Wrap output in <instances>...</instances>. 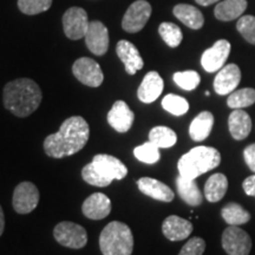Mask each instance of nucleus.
<instances>
[{"label":"nucleus","mask_w":255,"mask_h":255,"mask_svg":"<svg viewBox=\"0 0 255 255\" xmlns=\"http://www.w3.org/2000/svg\"><path fill=\"white\" fill-rule=\"evenodd\" d=\"M90 137V128L81 116L64 121L58 132L51 133L44 141V150L52 158H63L77 154Z\"/></svg>","instance_id":"nucleus-1"},{"label":"nucleus","mask_w":255,"mask_h":255,"mask_svg":"<svg viewBox=\"0 0 255 255\" xmlns=\"http://www.w3.org/2000/svg\"><path fill=\"white\" fill-rule=\"evenodd\" d=\"M43 100L39 85L28 78H19L4 88V107L17 117H27L38 109Z\"/></svg>","instance_id":"nucleus-2"},{"label":"nucleus","mask_w":255,"mask_h":255,"mask_svg":"<svg viewBox=\"0 0 255 255\" xmlns=\"http://www.w3.org/2000/svg\"><path fill=\"white\" fill-rule=\"evenodd\" d=\"M127 175L128 168L122 161L105 154L96 155L82 170L83 180L95 187H108L114 180H123Z\"/></svg>","instance_id":"nucleus-3"},{"label":"nucleus","mask_w":255,"mask_h":255,"mask_svg":"<svg viewBox=\"0 0 255 255\" xmlns=\"http://www.w3.org/2000/svg\"><path fill=\"white\" fill-rule=\"evenodd\" d=\"M221 154L212 146H196L178 159L177 168L181 176L195 180L207 171L218 168Z\"/></svg>","instance_id":"nucleus-4"},{"label":"nucleus","mask_w":255,"mask_h":255,"mask_svg":"<svg viewBox=\"0 0 255 255\" xmlns=\"http://www.w3.org/2000/svg\"><path fill=\"white\" fill-rule=\"evenodd\" d=\"M100 248L103 255H131L133 251L131 229L120 221L108 223L100 235Z\"/></svg>","instance_id":"nucleus-5"},{"label":"nucleus","mask_w":255,"mask_h":255,"mask_svg":"<svg viewBox=\"0 0 255 255\" xmlns=\"http://www.w3.org/2000/svg\"><path fill=\"white\" fill-rule=\"evenodd\" d=\"M53 237L59 245L72 250H81L88 244V233L82 226L70 221L58 223L53 229Z\"/></svg>","instance_id":"nucleus-6"},{"label":"nucleus","mask_w":255,"mask_h":255,"mask_svg":"<svg viewBox=\"0 0 255 255\" xmlns=\"http://www.w3.org/2000/svg\"><path fill=\"white\" fill-rule=\"evenodd\" d=\"M222 248L228 255H248L252 250V239L239 226H229L222 233Z\"/></svg>","instance_id":"nucleus-7"},{"label":"nucleus","mask_w":255,"mask_h":255,"mask_svg":"<svg viewBox=\"0 0 255 255\" xmlns=\"http://www.w3.org/2000/svg\"><path fill=\"white\" fill-rule=\"evenodd\" d=\"M151 5L146 0H136L127 9L122 20V27L129 33L142 31L151 15Z\"/></svg>","instance_id":"nucleus-8"},{"label":"nucleus","mask_w":255,"mask_h":255,"mask_svg":"<svg viewBox=\"0 0 255 255\" xmlns=\"http://www.w3.org/2000/svg\"><path fill=\"white\" fill-rule=\"evenodd\" d=\"M90 25L88 13L82 7H70L63 15V27L69 39L78 40L85 37Z\"/></svg>","instance_id":"nucleus-9"},{"label":"nucleus","mask_w":255,"mask_h":255,"mask_svg":"<svg viewBox=\"0 0 255 255\" xmlns=\"http://www.w3.org/2000/svg\"><path fill=\"white\" fill-rule=\"evenodd\" d=\"M72 72L82 84L91 88H98L104 79L100 64L88 57L76 60L72 65Z\"/></svg>","instance_id":"nucleus-10"},{"label":"nucleus","mask_w":255,"mask_h":255,"mask_svg":"<svg viewBox=\"0 0 255 255\" xmlns=\"http://www.w3.org/2000/svg\"><path fill=\"white\" fill-rule=\"evenodd\" d=\"M38 202H39V190L33 183L25 181L15 187L12 205L18 214H28L37 208Z\"/></svg>","instance_id":"nucleus-11"},{"label":"nucleus","mask_w":255,"mask_h":255,"mask_svg":"<svg viewBox=\"0 0 255 255\" xmlns=\"http://www.w3.org/2000/svg\"><path fill=\"white\" fill-rule=\"evenodd\" d=\"M231 53V43L226 39H220L212 47L206 50L201 57L202 68L207 72H216L223 68Z\"/></svg>","instance_id":"nucleus-12"},{"label":"nucleus","mask_w":255,"mask_h":255,"mask_svg":"<svg viewBox=\"0 0 255 255\" xmlns=\"http://www.w3.org/2000/svg\"><path fill=\"white\" fill-rule=\"evenodd\" d=\"M88 49L96 56H103L109 49V32L102 21H91L85 34Z\"/></svg>","instance_id":"nucleus-13"},{"label":"nucleus","mask_w":255,"mask_h":255,"mask_svg":"<svg viewBox=\"0 0 255 255\" xmlns=\"http://www.w3.org/2000/svg\"><path fill=\"white\" fill-rule=\"evenodd\" d=\"M135 114L130 110L124 101L115 102L109 114H108V123L116 130L117 132L124 133L131 129Z\"/></svg>","instance_id":"nucleus-14"},{"label":"nucleus","mask_w":255,"mask_h":255,"mask_svg":"<svg viewBox=\"0 0 255 255\" xmlns=\"http://www.w3.org/2000/svg\"><path fill=\"white\" fill-rule=\"evenodd\" d=\"M241 81V71L237 64H228L219 70L214 79V90L218 95L232 94Z\"/></svg>","instance_id":"nucleus-15"},{"label":"nucleus","mask_w":255,"mask_h":255,"mask_svg":"<svg viewBox=\"0 0 255 255\" xmlns=\"http://www.w3.org/2000/svg\"><path fill=\"white\" fill-rule=\"evenodd\" d=\"M82 212L90 220L105 219L111 212V201L103 193H95L84 201Z\"/></svg>","instance_id":"nucleus-16"},{"label":"nucleus","mask_w":255,"mask_h":255,"mask_svg":"<svg viewBox=\"0 0 255 255\" xmlns=\"http://www.w3.org/2000/svg\"><path fill=\"white\" fill-rule=\"evenodd\" d=\"M116 53L123 62L124 66H126V71L129 75H135L144 65L137 47L129 40H120L116 45Z\"/></svg>","instance_id":"nucleus-17"},{"label":"nucleus","mask_w":255,"mask_h":255,"mask_svg":"<svg viewBox=\"0 0 255 255\" xmlns=\"http://www.w3.org/2000/svg\"><path fill=\"white\" fill-rule=\"evenodd\" d=\"M193 223L176 215H170L162 223L163 235L170 241H182L193 232Z\"/></svg>","instance_id":"nucleus-18"},{"label":"nucleus","mask_w":255,"mask_h":255,"mask_svg":"<svg viewBox=\"0 0 255 255\" xmlns=\"http://www.w3.org/2000/svg\"><path fill=\"white\" fill-rule=\"evenodd\" d=\"M164 83L161 76L156 71L148 72L143 78V81L137 90L138 100L143 103H152L159 97L163 91Z\"/></svg>","instance_id":"nucleus-19"},{"label":"nucleus","mask_w":255,"mask_h":255,"mask_svg":"<svg viewBox=\"0 0 255 255\" xmlns=\"http://www.w3.org/2000/svg\"><path fill=\"white\" fill-rule=\"evenodd\" d=\"M138 189L146 196L151 199L162 201V202H171L174 200V191L161 181L151 177H142L137 181Z\"/></svg>","instance_id":"nucleus-20"},{"label":"nucleus","mask_w":255,"mask_h":255,"mask_svg":"<svg viewBox=\"0 0 255 255\" xmlns=\"http://www.w3.org/2000/svg\"><path fill=\"white\" fill-rule=\"evenodd\" d=\"M228 129L232 137L237 141H242L247 138L252 130L251 116L246 111L241 109H234L229 115Z\"/></svg>","instance_id":"nucleus-21"},{"label":"nucleus","mask_w":255,"mask_h":255,"mask_svg":"<svg viewBox=\"0 0 255 255\" xmlns=\"http://www.w3.org/2000/svg\"><path fill=\"white\" fill-rule=\"evenodd\" d=\"M176 188L178 196L182 199L187 205L191 207H197L202 203L203 195L201 193L199 186L195 180H189L183 176H178L176 178Z\"/></svg>","instance_id":"nucleus-22"},{"label":"nucleus","mask_w":255,"mask_h":255,"mask_svg":"<svg viewBox=\"0 0 255 255\" xmlns=\"http://www.w3.org/2000/svg\"><path fill=\"white\" fill-rule=\"evenodd\" d=\"M214 126V116L209 111H202L200 113L193 122L190 123L189 127V135L191 139L195 142L205 141L210 135Z\"/></svg>","instance_id":"nucleus-23"},{"label":"nucleus","mask_w":255,"mask_h":255,"mask_svg":"<svg viewBox=\"0 0 255 255\" xmlns=\"http://www.w3.org/2000/svg\"><path fill=\"white\" fill-rule=\"evenodd\" d=\"M247 8V0H223L214 8L216 19L221 21H232L240 18Z\"/></svg>","instance_id":"nucleus-24"},{"label":"nucleus","mask_w":255,"mask_h":255,"mask_svg":"<svg viewBox=\"0 0 255 255\" xmlns=\"http://www.w3.org/2000/svg\"><path fill=\"white\" fill-rule=\"evenodd\" d=\"M173 13L178 20L193 30H200L205 24V18L200 9L188 4H178L174 7Z\"/></svg>","instance_id":"nucleus-25"},{"label":"nucleus","mask_w":255,"mask_h":255,"mask_svg":"<svg viewBox=\"0 0 255 255\" xmlns=\"http://www.w3.org/2000/svg\"><path fill=\"white\" fill-rule=\"evenodd\" d=\"M228 189V180L226 175H212L205 184V197L209 202H219L223 199Z\"/></svg>","instance_id":"nucleus-26"},{"label":"nucleus","mask_w":255,"mask_h":255,"mask_svg":"<svg viewBox=\"0 0 255 255\" xmlns=\"http://www.w3.org/2000/svg\"><path fill=\"white\" fill-rule=\"evenodd\" d=\"M221 215L223 220L229 226H240L245 225L251 220V214L244 207L239 203L231 202L226 205L221 210Z\"/></svg>","instance_id":"nucleus-27"},{"label":"nucleus","mask_w":255,"mask_h":255,"mask_svg":"<svg viewBox=\"0 0 255 255\" xmlns=\"http://www.w3.org/2000/svg\"><path fill=\"white\" fill-rule=\"evenodd\" d=\"M149 141L156 146L161 148H171L176 144L177 136L173 129L167 127H155L149 132Z\"/></svg>","instance_id":"nucleus-28"},{"label":"nucleus","mask_w":255,"mask_h":255,"mask_svg":"<svg viewBox=\"0 0 255 255\" xmlns=\"http://www.w3.org/2000/svg\"><path fill=\"white\" fill-rule=\"evenodd\" d=\"M255 103V90L251 88L233 91L227 100V105L232 109H244Z\"/></svg>","instance_id":"nucleus-29"},{"label":"nucleus","mask_w":255,"mask_h":255,"mask_svg":"<svg viewBox=\"0 0 255 255\" xmlns=\"http://www.w3.org/2000/svg\"><path fill=\"white\" fill-rule=\"evenodd\" d=\"M162 107L165 111L174 115V116H182L189 110V103H188L186 98L174 94L165 96L162 100Z\"/></svg>","instance_id":"nucleus-30"},{"label":"nucleus","mask_w":255,"mask_h":255,"mask_svg":"<svg viewBox=\"0 0 255 255\" xmlns=\"http://www.w3.org/2000/svg\"><path fill=\"white\" fill-rule=\"evenodd\" d=\"M158 33L164 43L170 47H177L183 39L181 28L173 23H162L158 27Z\"/></svg>","instance_id":"nucleus-31"},{"label":"nucleus","mask_w":255,"mask_h":255,"mask_svg":"<svg viewBox=\"0 0 255 255\" xmlns=\"http://www.w3.org/2000/svg\"><path fill=\"white\" fill-rule=\"evenodd\" d=\"M133 155L138 161L146 164H154L159 161L161 154H159V148L156 146L150 141L144 143V144L136 146L133 149Z\"/></svg>","instance_id":"nucleus-32"},{"label":"nucleus","mask_w":255,"mask_h":255,"mask_svg":"<svg viewBox=\"0 0 255 255\" xmlns=\"http://www.w3.org/2000/svg\"><path fill=\"white\" fill-rule=\"evenodd\" d=\"M52 5V0H18V7L28 15H34L45 12Z\"/></svg>","instance_id":"nucleus-33"},{"label":"nucleus","mask_w":255,"mask_h":255,"mask_svg":"<svg viewBox=\"0 0 255 255\" xmlns=\"http://www.w3.org/2000/svg\"><path fill=\"white\" fill-rule=\"evenodd\" d=\"M174 82L180 87L181 89L187 91H191L197 88L200 84L201 77L196 71H183V72H176L174 75Z\"/></svg>","instance_id":"nucleus-34"},{"label":"nucleus","mask_w":255,"mask_h":255,"mask_svg":"<svg viewBox=\"0 0 255 255\" xmlns=\"http://www.w3.org/2000/svg\"><path fill=\"white\" fill-rule=\"evenodd\" d=\"M238 31L250 44L255 45V17L254 15H244L239 19L237 24Z\"/></svg>","instance_id":"nucleus-35"},{"label":"nucleus","mask_w":255,"mask_h":255,"mask_svg":"<svg viewBox=\"0 0 255 255\" xmlns=\"http://www.w3.org/2000/svg\"><path fill=\"white\" fill-rule=\"evenodd\" d=\"M206 250V242L199 237L191 238L181 250L178 255H202Z\"/></svg>","instance_id":"nucleus-36"},{"label":"nucleus","mask_w":255,"mask_h":255,"mask_svg":"<svg viewBox=\"0 0 255 255\" xmlns=\"http://www.w3.org/2000/svg\"><path fill=\"white\" fill-rule=\"evenodd\" d=\"M244 157L245 161L253 173H255V143L250 144L244 150Z\"/></svg>","instance_id":"nucleus-37"},{"label":"nucleus","mask_w":255,"mask_h":255,"mask_svg":"<svg viewBox=\"0 0 255 255\" xmlns=\"http://www.w3.org/2000/svg\"><path fill=\"white\" fill-rule=\"evenodd\" d=\"M242 188H244L245 193L248 196H254L255 197V174L252 176H248L246 180L242 182Z\"/></svg>","instance_id":"nucleus-38"},{"label":"nucleus","mask_w":255,"mask_h":255,"mask_svg":"<svg viewBox=\"0 0 255 255\" xmlns=\"http://www.w3.org/2000/svg\"><path fill=\"white\" fill-rule=\"evenodd\" d=\"M4 229H5V216H4V212H2L1 206H0V237H1V234L4 233Z\"/></svg>","instance_id":"nucleus-39"},{"label":"nucleus","mask_w":255,"mask_h":255,"mask_svg":"<svg viewBox=\"0 0 255 255\" xmlns=\"http://www.w3.org/2000/svg\"><path fill=\"white\" fill-rule=\"evenodd\" d=\"M195 1L201 6H209L216 1H219V0H195Z\"/></svg>","instance_id":"nucleus-40"}]
</instances>
